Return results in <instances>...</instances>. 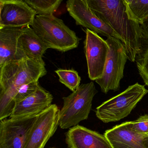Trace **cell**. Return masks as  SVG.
<instances>
[{
    "mask_svg": "<svg viewBox=\"0 0 148 148\" xmlns=\"http://www.w3.org/2000/svg\"><path fill=\"white\" fill-rule=\"evenodd\" d=\"M39 86L38 81L32 82L22 86L17 91V93L14 97V100L16 103L18 101L27 97L35 92Z\"/></svg>",
    "mask_w": 148,
    "mask_h": 148,
    "instance_id": "cell-21",
    "label": "cell"
},
{
    "mask_svg": "<svg viewBox=\"0 0 148 148\" xmlns=\"http://www.w3.org/2000/svg\"><path fill=\"white\" fill-rule=\"evenodd\" d=\"M146 134L132 130L130 122H126L107 130L104 135L112 148H146L143 140Z\"/></svg>",
    "mask_w": 148,
    "mask_h": 148,
    "instance_id": "cell-14",
    "label": "cell"
},
{
    "mask_svg": "<svg viewBox=\"0 0 148 148\" xmlns=\"http://www.w3.org/2000/svg\"><path fill=\"white\" fill-rule=\"evenodd\" d=\"M53 97L40 86L27 97L16 102L11 118H20L38 115L51 105Z\"/></svg>",
    "mask_w": 148,
    "mask_h": 148,
    "instance_id": "cell-12",
    "label": "cell"
},
{
    "mask_svg": "<svg viewBox=\"0 0 148 148\" xmlns=\"http://www.w3.org/2000/svg\"><path fill=\"white\" fill-rule=\"evenodd\" d=\"M66 7L69 14L75 20L77 25L82 26L107 38L113 37L121 41L120 37L111 27L92 12L86 0H69L66 2Z\"/></svg>",
    "mask_w": 148,
    "mask_h": 148,
    "instance_id": "cell-9",
    "label": "cell"
},
{
    "mask_svg": "<svg viewBox=\"0 0 148 148\" xmlns=\"http://www.w3.org/2000/svg\"><path fill=\"white\" fill-rule=\"evenodd\" d=\"M95 14L120 37L128 59L134 62L143 52L141 26L128 13L124 0H86Z\"/></svg>",
    "mask_w": 148,
    "mask_h": 148,
    "instance_id": "cell-1",
    "label": "cell"
},
{
    "mask_svg": "<svg viewBox=\"0 0 148 148\" xmlns=\"http://www.w3.org/2000/svg\"><path fill=\"white\" fill-rule=\"evenodd\" d=\"M38 115L5 119L0 122V148H24Z\"/></svg>",
    "mask_w": 148,
    "mask_h": 148,
    "instance_id": "cell-11",
    "label": "cell"
},
{
    "mask_svg": "<svg viewBox=\"0 0 148 148\" xmlns=\"http://www.w3.org/2000/svg\"><path fill=\"white\" fill-rule=\"evenodd\" d=\"M144 38L148 39V17L140 25Z\"/></svg>",
    "mask_w": 148,
    "mask_h": 148,
    "instance_id": "cell-23",
    "label": "cell"
},
{
    "mask_svg": "<svg viewBox=\"0 0 148 148\" xmlns=\"http://www.w3.org/2000/svg\"><path fill=\"white\" fill-rule=\"evenodd\" d=\"M84 49L87 62L88 76L92 80L101 77L106 63L109 46L106 40L96 33L86 29Z\"/></svg>",
    "mask_w": 148,
    "mask_h": 148,
    "instance_id": "cell-8",
    "label": "cell"
},
{
    "mask_svg": "<svg viewBox=\"0 0 148 148\" xmlns=\"http://www.w3.org/2000/svg\"><path fill=\"white\" fill-rule=\"evenodd\" d=\"M131 128L138 133H148V115L140 116L137 119L130 122Z\"/></svg>",
    "mask_w": 148,
    "mask_h": 148,
    "instance_id": "cell-22",
    "label": "cell"
},
{
    "mask_svg": "<svg viewBox=\"0 0 148 148\" xmlns=\"http://www.w3.org/2000/svg\"><path fill=\"white\" fill-rule=\"evenodd\" d=\"M60 111L56 105L52 104L38 115L24 148H44L59 125Z\"/></svg>",
    "mask_w": 148,
    "mask_h": 148,
    "instance_id": "cell-7",
    "label": "cell"
},
{
    "mask_svg": "<svg viewBox=\"0 0 148 148\" xmlns=\"http://www.w3.org/2000/svg\"><path fill=\"white\" fill-rule=\"evenodd\" d=\"M143 143L145 148H148V133L146 134L144 138Z\"/></svg>",
    "mask_w": 148,
    "mask_h": 148,
    "instance_id": "cell-24",
    "label": "cell"
},
{
    "mask_svg": "<svg viewBox=\"0 0 148 148\" xmlns=\"http://www.w3.org/2000/svg\"><path fill=\"white\" fill-rule=\"evenodd\" d=\"M32 28L48 48L65 52L77 48L80 39L53 15L36 16Z\"/></svg>",
    "mask_w": 148,
    "mask_h": 148,
    "instance_id": "cell-3",
    "label": "cell"
},
{
    "mask_svg": "<svg viewBox=\"0 0 148 148\" xmlns=\"http://www.w3.org/2000/svg\"><path fill=\"white\" fill-rule=\"evenodd\" d=\"M148 92L144 86L139 83L130 86L120 94L97 107L96 116L106 123L119 121L129 116Z\"/></svg>",
    "mask_w": 148,
    "mask_h": 148,
    "instance_id": "cell-5",
    "label": "cell"
},
{
    "mask_svg": "<svg viewBox=\"0 0 148 148\" xmlns=\"http://www.w3.org/2000/svg\"><path fill=\"white\" fill-rule=\"evenodd\" d=\"M128 13L140 25L148 17V1L124 0Z\"/></svg>",
    "mask_w": 148,
    "mask_h": 148,
    "instance_id": "cell-17",
    "label": "cell"
},
{
    "mask_svg": "<svg viewBox=\"0 0 148 148\" xmlns=\"http://www.w3.org/2000/svg\"><path fill=\"white\" fill-rule=\"evenodd\" d=\"M18 47L21 58L27 57L36 60H42L43 55L48 49L30 27L22 28Z\"/></svg>",
    "mask_w": 148,
    "mask_h": 148,
    "instance_id": "cell-15",
    "label": "cell"
},
{
    "mask_svg": "<svg viewBox=\"0 0 148 148\" xmlns=\"http://www.w3.org/2000/svg\"><path fill=\"white\" fill-rule=\"evenodd\" d=\"M38 15H53L62 3V0H25Z\"/></svg>",
    "mask_w": 148,
    "mask_h": 148,
    "instance_id": "cell-18",
    "label": "cell"
},
{
    "mask_svg": "<svg viewBox=\"0 0 148 148\" xmlns=\"http://www.w3.org/2000/svg\"><path fill=\"white\" fill-rule=\"evenodd\" d=\"M98 92L93 82L82 84L70 95L63 97L59 113V126L66 129L78 125L88 119L94 96Z\"/></svg>",
    "mask_w": 148,
    "mask_h": 148,
    "instance_id": "cell-4",
    "label": "cell"
},
{
    "mask_svg": "<svg viewBox=\"0 0 148 148\" xmlns=\"http://www.w3.org/2000/svg\"><path fill=\"white\" fill-rule=\"evenodd\" d=\"M22 28H0V66L12 60L20 59L18 41Z\"/></svg>",
    "mask_w": 148,
    "mask_h": 148,
    "instance_id": "cell-16",
    "label": "cell"
},
{
    "mask_svg": "<svg viewBox=\"0 0 148 148\" xmlns=\"http://www.w3.org/2000/svg\"><path fill=\"white\" fill-rule=\"evenodd\" d=\"M66 142L69 148H112L104 135L78 125L67 132Z\"/></svg>",
    "mask_w": 148,
    "mask_h": 148,
    "instance_id": "cell-13",
    "label": "cell"
},
{
    "mask_svg": "<svg viewBox=\"0 0 148 148\" xmlns=\"http://www.w3.org/2000/svg\"><path fill=\"white\" fill-rule=\"evenodd\" d=\"M60 83L72 91L76 90L80 86L81 79L77 71L74 70L58 69L55 71Z\"/></svg>",
    "mask_w": 148,
    "mask_h": 148,
    "instance_id": "cell-19",
    "label": "cell"
},
{
    "mask_svg": "<svg viewBox=\"0 0 148 148\" xmlns=\"http://www.w3.org/2000/svg\"></svg>",
    "mask_w": 148,
    "mask_h": 148,
    "instance_id": "cell-25",
    "label": "cell"
},
{
    "mask_svg": "<svg viewBox=\"0 0 148 148\" xmlns=\"http://www.w3.org/2000/svg\"><path fill=\"white\" fill-rule=\"evenodd\" d=\"M106 40L109 46L106 63L103 75L95 82L100 86L101 91L106 94L109 91L116 92L120 89L128 59L125 47L119 40L110 37Z\"/></svg>",
    "mask_w": 148,
    "mask_h": 148,
    "instance_id": "cell-6",
    "label": "cell"
},
{
    "mask_svg": "<svg viewBox=\"0 0 148 148\" xmlns=\"http://www.w3.org/2000/svg\"><path fill=\"white\" fill-rule=\"evenodd\" d=\"M36 16L25 1L0 0V28L32 26Z\"/></svg>",
    "mask_w": 148,
    "mask_h": 148,
    "instance_id": "cell-10",
    "label": "cell"
},
{
    "mask_svg": "<svg viewBox=\"0 0 148 148\" xmlns=\"http://www.w3.org/2000/svg\"><path fill=\"white\" fill-rule=\"evenodd\" d=\"M137 59V67L139 75L145 85L148 86V47Z\"/></svg>",
    "mask_w": 148,
    "mask_h": 148,
    "instance_id": "cell-20",
    "label": "cell"
},
{
    "mask_svg": "<svg viewBox=\"0 0 148 148\" xmlns=\"http://www.w3.org/2000/svg\"><path fill=\"white\" fill-rule=\"evenodd\" d=\"M47 73L43 60H36L27 57L0 66V110L5 113L13 111L18 90L24 85L38 81Z\"/></svg>",
    "mask_w": 148,
    "mask_h": 148,
    "instance_id": "cell-2",
    "label": "cell"
}]
</instances>
